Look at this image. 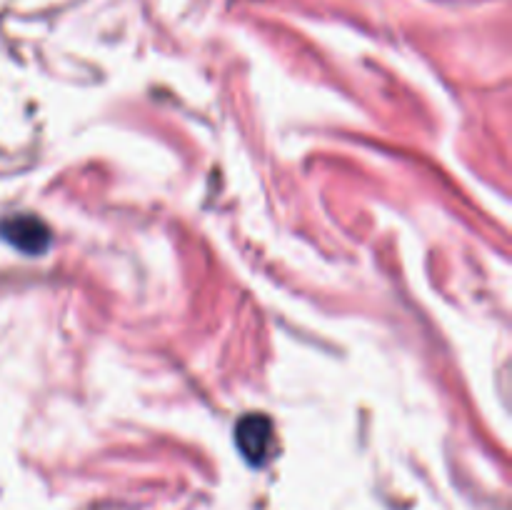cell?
<instances>
[{
	"label": "cell",
	"instance_id": "7a4b0ae2",
	"mask_svg": "<svg viewBox=\"0 0 512 510\" xmlns=\"http://www.w3.org/2000/svg\"><path fill=\"white\" fill-rule=\"evenodd\" d=\"M235 438H238V448L248 463L263 465L273 448V423L263 413H250L240 418Z\"/></svg>",
	"mask_w": 512,
	"mask_h": 510
},
{
	"label": "cell",
	"instance_id": "6da1fadb",
	"mask_svg": "<svg viewBox=\"0 0 512 510\" xmlns=\"http://www.w3.org/2000/svg\"><path fill=\"white\" fill-rule=\"evenodd\" d=\"M0 238L25 255H40L50 245V230L35 215H10L0 220Z\"/></svg>",
	"mask_w": 512,
	"mask_h": 510
}]
</instances>
